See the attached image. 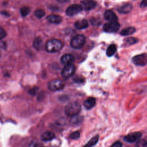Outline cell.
I'll return each mask as SVG.
<instances>
[{
    "instance_id": "1",
    "label": "cell",
    "mask_w": 147,
    "mask_h": 147,
    "mask_svg": "<svg viewBox=\"0 0 147 147\" xmlns=\"http://www.w3.org/2000/svg\"><path fill=\"white\" fill-rule=\"evenodd\" d=\"M63 47L62 42L57 39H51L48 40L45 44V49L50 53L59 52Z\"/></svg>"
},
{
    "instance_id": "2",
    "label": "cell",
    "mask_w": 147,
    "mask_h": 147,
    "mask_svg": "<svg viewBox=\"0 0 147 147\" xmlns=\"http://www.w3.org/2000/svg\"><path fill=\"white\" fill-rule=\"evenodd\" d=\"M81 106L77 102H73L68 103L65 107V113L69 117H73L77 115L80 111Z\"/></svg>"
},
{
    "instance_id": "3",
    "label": "cell",
    "mask_w": 147,
    "mask_h": 147,
    "mask_svg": "<svg viewBox=\"0 0 147 147\" xmlns=\"http://www.w3.org/2000/svg\"><path fill=\"white\" fill-rule=\"evenodd\" d=\"M85 42V36L83 34H78L71 39L70 41V45L74 49H80L84 46Z\"/></svg>"
},
{
    "instance_id": "4",
    "label": "cell",
    "mask_w": 147,
    "mask_h": 147,
    "mask_svg": "<svg viewBox=\"0 0 147 147\" xmlns=\"http://www.w3.org/2000/svg\"><path fill=\"white\" fill-rule=\"evenodd\" d=\"M64 87V83L60 79H53L48 83V87L52 91L62 90Z\"/></svg>"
},
{
    "instance_id": "5",
    "label": "cell",
    "mask_w": 147,
    "mask_h": 147,
    "mask_svg": "<svg viewBox=\"0 0 147 147\" xmlns=\"http://www.w3.org/2000/svg\"><path fill=\"white\" fill-rule=\"evenodd\" d=\"M120 28V25L117 21L109 22L104 24L103 29L107 33H114L117 32Z\"/></svg>"
},
{
    "instance_id": "6",
    "label": "cell",
    "mask_w": 147,
    "mask_h": 147,
    "mask_svg": "<svg viewBox=\"0 0 147 147\" xmlns=\"http://www.w3.org/2000/svg\"><path fill=\"white\" fill-rule=\"evenodd\" d=\"M132 61L136 65L145 66L147 64V54L142 53L137 55L132 58Z\"/></svg>"
},
{
    "instance_id": "7",
    "label": "cell",
    "mask_w": 147,
    "mask_h": 147,
    "mask_svg": "<svg viewBox=\"0 0 147 147\" xmlns=\"http://www.w3.org/2000/svg\"><path fill=\"white\" fill-rule=\"evenodd\" d=\"M75 71V67L73 64L65 65L61 71V76L64 79L71 77Z\"/></svg>"
},
{
    "instance_id": "8",
    "label": "cell",
    "mask_w": 147,
    "mask_h": 147,
    "mask_svg": "<svg viewBox=\"0 0 147 147\" xmlns=\"http://www.w3.org/2000/svg\"><path fill=\"white\" fill-rule=\"evenodd\" d=\"M83 10V7L82 5L78 4H73L70 5L65 11V13L68 16H73L79 13H80Z\"/></svg>"
},
{
    "instance_id": "9",
    "label": "cell",
    "mask_w": 147,
    "mask_h": 147,
    "mask_svg": "<svg viewBox=\"0 0 147 147\" xmlns=\"http://www.w3.org/2000/svg\"><path fill=\"white\" fill-rule=\"evenodd\" d=\"M142 136L141 132H134L130 133L124 137V140L129 143H133L137 141Z\"/></svg>"
},
{
    "instance_id": "10",
    "label": "cell",
    "mask_w": 147,
    "mask_h": 147,
    "mask_svg": "<svg viewBox=\"0 0 147 147\" xmlns=\"http://www.w3.org/2000/svg\"><path fill=\"white\" fill-rule=\"evenodd\" d=\"M75 58L71 54H65L63 56H62L60 59V62L64 65L73 64Z\"/></svg>"
},
{
    "instance_id": "11",
    "label": "cell",
    "mask_w": 147,
    "mask_h": 147,
    "mask_svg": "<svg viewBox=\"0 0 147 147\" xmlns=\"http://www.w3.org/2000/svg\"><path fill=\"white\" fill-rule=\"evenodd\" d=\"M105 18L109 22L117 21L118 17L117 15L111 10H106L104 13Z\"/></svg>"
},
{
    "instance_id": "12",
    "label": "cell",
    "mask_w": 147,
    "mask_h": 147,
    "mask_svg": "<svg viewBox=\"0 0 147 147\" xmlns=\"http://www.w3.org/2000/svg\"><path fill=\"white\" fill-rule=\"evenodd\" d=\"M83 9L90 10L94 9L96 6V2L92 0H84L82 1Z\"/></svg>"
},
{
    "instance_id": "13",
    "label": "cell",
    "mask_w": 147,
    "mask_h": 147,
    "mask_svg": "<svg viewBox=\"0 0 147 147\" xmlns=\"http://www.w3.org/2000/svg\"><path fill=\"white\" fill-rule=\"evenodd\" d=\"M132 5L130 3H126L125 4H123L121 6H119L118 8V11L122 14H126L128 13H130L132 10Z\"/></svg>"
},
{
    "instance_id": "14",
    "label": "cell",
    "mask_w": 147,
    "mask_h": 147,
    "mask_svg": "<svg viewBox=\"0 0 147 147\" xmlns=\"http://www.w3.org/2000/svg\"><path fill=\"white\" fill-rule=\"evenodd\" d=\"M74 25L77 29L81 30L87 28L88 26V22L86 19H83L80 21H76Z\"/></svg>"
},
{
    "instance_id": "15",
    "label": "cell",
    "mask_w": 147,
    "mask_h": 147,
    "mask_svg": "<svg viewBox=\"0 0 147 147\" xmlns=\"http://www.w3.org/2000/svg\"><path fill=\"white\" fill-rule=\"evenodd\" d=\"M96 104V99L93 97L88 98L84 102V106L89 110L92 109Z\"/></svg>"
},
{
    "instance_id": "16",
    "label": "cell",
    "mask_w": 147,
    "mask_h": 147,
    "mask_svg": "<svg viewBox=\"0 0 147 147\" xmlns=\"http://www.w3.org/2000/svg\"><path fill=\"white\" fill-rule=\"evenodd\" d=\"M55 137V134L54 133L51 131H47L42 133L41 135V140L44 141H49L53 140Z\"/></svg>"
},
{
    "instance_id": "17",
    "label": "cell",
    "mask_w": 147,
    "mask_h": 147,
    "mask_svg": "<svg viewBox=\"0 0 147 147\" xmlns=\"http://www.w3.org/2000/svg\"><path fill=\"white\" fill-rule=\"evenodd\" d=\"M47 20L49 22L53 24H59L62 21V18L59 15L51 14L47 17Z\"/></svg>"
},
{
    "instance_id": "18",
    "label": "cell",
    "mask_w": 147,
    "mask_h": 147,
    "mask_svg": "<svg viewBox=\"0 0 147 147\" xmlns=\"http://www.w3.org/2000/svg\"><path fill=\"white\" fill-rule=\"evenodd\" d=\"M42 40L40 37H37L33 41V47L37 51H40L42 48Z\"/></svg>"
},
{
    "instance_id": "19",
    "label": "cell",
    "mask_w": 147,
    "mask_h": 147,
    "mask_svg": "<svg viewBox=\"0 0 147 147\" xmlns=\"http://www.w3.org/2000/svg\"><path fill=\"white\" fill-rule=\"evenodd\" d=\"M135 32H136V29L134 27H128V28L122 29L121 31L120 34L122 36H126L130 35V34L134 33Z\"/></svg>"
},
{
    "instance_id": "20",
    "label": "cell",
    "mask_w": 147,
    "mask_h": 147,
    "mask_svg": "<svg viewBox=\"0 0 147 147\" xmlns=\"http://www.w3.org/2000/svg\"><path fill=\"white\" fill-rule=\"evenodd\" d=\"M117 51V47L114 44L110 45L107 49L106 51V55L109 57H111L113 56V55Z\"/></svg>"
},
{
    "instance_id": "21",
    "label": "cell",
    "mask_w": 147,
    "mask_h": 147,
    "mask_svg": "<svg viewBox=\"0 0 147 147\" xmlns=\"http://www.w3.org/2000/svg\"><path fill=\"white\" fill-rule=\"evenodd\" d=\"M99 140V136L98 135H96L94 137H93L86 145L85 146H94L95 145H96L98 142Z\"/></svg>"
},
{
    "instance_id": "22",
    "label": "cell",
    "mask_w": 147,
    "mask_h": 147,
    "mask_svg": "<svg viewBox=\"0 0 147 147\" xmlns=\"http://www.w3.org/2000/svg\"><path fill=\"white\" fill-rule=\"evenodd\" d=\"M125 42L126 45H131L137 43L138 42V39L134 37H128L125 40Z\"/></svg>"
},
{
    "instance_id": "23",
    "label": "cell",
    "mask_w": 147,
    "mask_h": 147,
    "mask_svg": "<svg viewBox=\"0 0 147 147\" xmlns=\"http://www.w3.org/2000/svg\"><path fill=\"white\" fill-rule=\"evenodd\" d=\"M30 12V9L29 7H28L27 6H24L22 8H21V9H20L21 14L23 17L26 16L27 15H28L29 14Z\"/></svg>"
},
{
    "instance_id": "24",
    "label": "cell",
    "mask_w": 147,
    "mask_h": 147,
    "mask_svg": "<svg viewBox=\"0 0 147 147\" xmlns=\"http://www.w3.org/2000/svg\"><path fill=\"white\" fill-rule=\"evenodd\" d=\"M82 117L80 116H78L77 115H74L72 117V119L71 121V122H72V123L73 124H78L80 122H81V121H82Z\"/></svg>"
},
{
    "instance_id": "25",
    "label": "cell",
    "mask_w": 147,
    "mask_h": 147,
    "mask_svg": "<svg viewBox=\"0 0 147 147\" xmlns=\"http://www.w3.org/2000/svg\"><path fill=\"white\" fill-rule=\"evenodd\" d=\"M34 15L38 18H41L45 15V11L42 9H37L34 12Z\"/></svg>"
},
{
    "instance_id": "26",
    "label": "cell",
    "mask_w": 147,
    "mask_h": 147,
    "mask_svg": "<svg viewBox=\"0 0 147 147\" xmlns=\"http://www.w3.org/2000/svg\"><path fill=\"white\" fill-rule=\"evenodd\" d=\"M90 22L91 23L92 25L94 26H97L100 24V21L98 18L92 17L90 19Z\"/></svg>"
},
{
    "instance_id": "27",
    "label": "cell",
    "mask_w": 147,
    "mask_h": 147,
    "mask_svg": "<svg viewBox=\"0 0 147 147\" xmlns=\"http://www.w3.org/2000/svg\"><path fill=\"white\" fill-rule=\"evenodd\" d=\"M80 137V133L79 131H74L72 133H71V134L70 135V138L72 140H76L79 138Z\"/></svg>"
},
{
    "instance_id": "28",
    "label": "cell",
    "mask_w": 147,
    "mask_h": 147,
    "mask_svg": "<svg viewBox=\"0 0 147 147\" xmlns=\"http://www.w3.org/2000/svg\"><path fill=\"white\" fill-rule=\"evenodd\" d=\"M7 35V33L6 31L2 28H0V40L3 39L6 37Z\"/></svg>"
},
{
    "instance_id": "29",
    "label": "cell",
    "mask_w": 147,
    "mask_h": 147,
    "mask_svg": "<svg viewBox=\"0 0 147 147\" xmlns=\"http://www.w3.org/2000/svg\"><path fill=\"white\" fill-rule=\"evenodd\" d=\"M37 90H38V88L37 87H34V88H31L30 90H29L28 92H29V94H30V95H34L36 94Z\"/></svg>"
},
{
    "instance_id": "30",
    "label": "cell",
    "mask_w": 147,
    "mask_h": 147,
    "mask_svg": "<svg viewBox=\"0 0 147 147\" xmlns=\"http://www.w3.org/2000/svg\"><path fill=\"white\" fill-rule=\"evenodd\" d=\"M122 146V144L120 141H116L111 145L112 147H121Z\"/></svg>"
},
{
    "instance_id": "31",
    "label": "cell",
    "mask_w": 147,
    "mask_h": 147,
    "mask_svg": "<svg viewBox=\"0 0 147 147\" xmlns=\"http://www.w3.org/2000/svg\"><path fill=\"white\" fill-rule=\"evenodd\" d=\"M140 6L141 7H145L147 6V0H142L140 4Z\"/></svg>"
},
{
    "instance_id": "32",
    "label": "cell",
    "mask_w": 147,
    "mask_h": 147,
    "mask_svg": "<svg viewBox=\"0 0 147 147\" xmlns=\"http://www.w3.org/2000/svg\"><path fill=\"white\" fill-rule=\"evenodd\" d=\"M57 1L60 3H66L69 2L70 0H57Z\"/></svg>"
},
{
    "instance_id": "33",
    "label": "cell",
    "mask_w": 147,
    "mask_h": 147,
    "mask_svg": "<svg viewBox=\"0 0 147 147\" xmlns=\"http://www.w3.org/2000/svg\"><path fill=\"white\" fill-rule=\"evenodd\" d=\"M1 13L2 14L5 15V16H9V14H8V13H7V11H1Z\"/></svg>"
},
{
    "instance_id": "34",
    "label": "cell",
    "mask_w": 147,
    "mask_h": 147,
    "mask_svg": "<svg viewBox=\"0 0 147 147\" xmlns=\"http://www.w3.org/2000/svg\"><path fill=\"white\" fill-rule=\"evenodd\" d=\"M146 143H147V142H146Z\"/></svg>"
}]
</instances>
